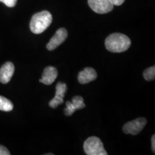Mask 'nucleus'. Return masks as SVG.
I'll list each match as a JSON object with an SVG mask.
<instances>
[{
	"mask_svg": "<svg viewBox=\"0 0 155 155\" xmlns=\"http://www.w3.org/2000/svg\"><path fill=\"white\" fill-rule=\"evenodd\" d=\"M105 46L111 53H123L131 46V40L124 34L113 33L106 38Z\"/></svg>",
	"mask_w": 155,
	"mask_h": 155,
	"instance_id": "f257e3e1",
	"label": "nucleus"
},
{
	"mask_svg": "<svg viewBox=\"0 0 155 155\" xmlns=\"http://www.w3.org/2000/svg\"><path fill=\"white\" fill-rule=\"evenodd\" d=\"M53 16L48 11H42L32 16L30 23L31 32L34 34L42 33L51 25Z\"/></svg>",
	"mask_w": 155,
	"mask_h": 155,
	"instance_id": "f03ea898",
	"label": "nucleus"
},
{
	"mask_svg": "<svg viewBox=\"0 0 155 155\" xmlns=\"http://www.w3.org/2000/svg\"><path fill=\"white\" fill-rule=\"evenodd\" d=\"M88 4L92 10L98 14H106L114 9L109 0H88Z\"/></svg>",
	"mask_w": 155,
	"mask_h": 155,
	"instance_id": "39448f33",
	"label": "nucleus"
},
{
	"mask_svg": "<svg viewBox=\"0 0 155 155\" xmlns=\"http://www.w3.org/2000/svg\"><path fill=\"white\" fill-rule=\"evenodd\" d=\"M17 0H0V2H2L8 7H14L16 5Z\"/></svg>",
	"mask_w": 155,
	"mask_h": 155,
	"instance_id": "2eb2a0df",
	"label": "nucleus"
},
{
	"mask_svg": "<svg viewBox=\"0 0 155 155\" xmlns=\"http://www.w3.org/2000/svg\"><path fill=\"white\" fill-rule=\"evenodd\" d=\"M85 152L88 155H107L101 140L96 137H91L85 141L83 144Z\"/></svg>",
	"mask_w": 155,
	"mask_h": 155,
	"instance_id": "7ed1b4c3",
	"label": "nucleus"
},
{
	"mask_svg": "<svg viewBox=\"0 0 155 155\" xmlns=\"http://www.w3.org/2000/svg\"><path fill=\"white\" fill-rule=\"evenodd\" d=\"M97 78L96 71L92 68H86L79 73L78 80L81 84H86L89 82L96 80Z\"/></svg>",
	"mask_w": 155,
	"mask_h": 155,
	"instance_id": "9d476101",
	"label": "nucleus"
},
{
	"mask_svg": "<svg viewBox=\"0 0 155 155\" xmlns=\"http://www.w3.org/2000/svg\"><path fill=\"white\" fill-rule=\"evenodd\" d=\"M152 150L153 152H155V136L153 135L152 137Z\"/></svg>",
	"mask_w": 155,
	"mask_h": 155,
	"instance_id": "a211bd4d",
	"label": "nucleus"
},
{
	"mask_svg": "<svg viewBox=\"0 0 155 155\" xmlns=\"http://www.w3.org/2000/svg\"><path fill=\"white\" fill-rule=\"evenodd\" d=\"M58 76V71L55 67L48 66L44 70L40 82L45 85H51Z\"/></svg>",
	"mask_w": 155,
	"mask_h": 155,
	"instance_id": "1a4fd4ad",
	"label": "nucleus"
},
{
	"mask_svg": "<svg viewBox=\"0 0 155 155\" xmlns=\"http://www.w3.org/2000/svg\"><path fill=\"white\" fill-rule=\"evenodd\" d=\"M15 73V65L11 62L4 64L0 68V82L4 84L9 83Z\"/></svg>",
	"mask_w": 155,
	"mask_h": 155,
	"instance_id": "6e6552de",
	"label": "nucleus"
},
{
	"mask_svg": "<svg viewBox=\"0 0 155 155\" xmlns=\"http://www.w3.org/2000/svg\"><path fill=\"white\" fill-rule=\"evenodd\" d=\"M110 2L112 3V5L114 6H120L124 2L125 0H109Z\"/></svg>",
	"mask_w": 155,
	"mask_h": 155,
	"instance_id": "f3484780",
	"label": "nucleus"
},
{
	"mask_svg": "<svg viewBox=\"0 0 155 155\" xmlns=\"http://www.w3.org/2000/svg\"><path fill=\"white\" fill-rule=\"evenodd\" d=\"M147 124V120L145 118L141 117L127 122L123 127V131L127 134L137 135L140 133Z\"/></svg>",
	"mask_w": 155,
	"mask_h": 155,
	"instance_id": "20e7f679",
	"label": "nucleus"
},
{
	"mask_svg": "<svg viewBox=\"0 0 155 155\" xmlns=\"http://www.w3.org/2000/svg\"><path fill=\"white\" fill-rule=\"evenodd\" d=\"M67 91V86L65 83L59 82L56 86L55 96L50 101L49 106L51 108H55L58 105L62 104L63 103V98L65 96V93Z\"/></svg>",
	"mask_w": 155,
	"mask_h": 155,
	"instance_id": "0eeeda50",
	"label": "nucleus"
},
{
	"mask_svg": "<svg viewBox=\"0 0 155 155\" xmlns=\"http://www.w3.org/2000/svg\"><path fill=\"white\" fill-rule=\"evenodd\" d=\"M143 75H144V79L146 81H150L154 80L155 78V67L152 66L149 68L146 69L144 71V73H143Z\"/></svg>",
	"mask_w": 155,
	"mask_h": 155,
	"instance_id": "ddd939ff",
	"label": "nucleus"
},
{
	"mask_svg": "<svg viewBox=\"0 0 155 155\" xmlns=\"http://www.w3.org/2000/svg\"><path fill=\"white\" fill-rule=\"evenodd\" d=\"M10 152L5 147L0 145V155H9Z\"/></svg>",
	"mask_w": 155,
	"mask_h": 155,
	"instance_id": "dca6fc26",
	"label": "nucleus"
},
{
	"mask_svg": "<svg viewBox=\"0 0 155 155\" xmlns=\"http://www.w3.org/2000/svg\"><path fill=\"white\" fill-rule=\"evenodd\" d=\"M13 104L5 97L0 96V110L2 111H11L13 109Z\"/></svg>",
	"mask_w": 155,
	"mask_h": 155,
	"instance_id": "9b49d317",
	"label": "nucleus"
},
{
	"mask_svg": "<svg viewBox=\"0 0 155 155\" xmlns=\"http://www.w3.org/2000/svg\"><path fill=\"white\" fill-rule=\"evenodd\" d=\"M71 103H72L75 111L85 108V106H86L84 104V101H83V98L80 96H76L73 97V98L72 99V102Z\"/></svg>",
	"mask_w": 155,
	"mask_h": 155,
	"instance_id": "f8f14e48",
	"label": "nucleus"
},
{
	"mask_svg": "<svg viewBox=\"0 0 155 155\" xmlns=\"http://www.w3.org/2000/svg\"><path fill=\"white\" fill-rule=\"evenodd\" d=\"M75 111V109L73 107L72 103L71 101L66 102V107H65V109H64V114H65V116H71L73 113Z\"/></svg>",
	"mask_w": 155,
	"mask_h": 155,
	"instance_id": "4468645a",
	"label": "nucleus"
},
{
	"mask_svg": "<svg viewBox=\"0 0 155 155\" xmlns=\"http://www.w3.org/2000/svg\"><path fill=\"white\" fill-rule=\"evenodd\" d=\"M67 37L68 32L65 28L58 29L54 36L50 39L49 42L47 44V49L50 51L56 49L66 40Z\"/></svg>",
	"mask_w": 155,
	"mask_h": 155,
	"instance_id": "423d86ee",
	"label": "nucleus"
}]
</instances>
